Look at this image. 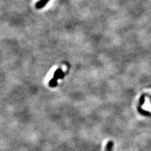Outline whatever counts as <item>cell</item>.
<instances>
[{"mask_svg":"<svg viewBox=\"0 0 151 151\" xmlns=\"http://www.w3.org/2000/svg\"><path fill=\"white\" fill-rule=\"evenodd\" d=\"M64 73L63 72L62 69H58L54 73V78L51 79V81L49 82V86L51 87H55L57 85V80L59 78H64Z\"/></svg>","mask_w":151,"mask_h":151,"instance_id":"cell-1","label":"cell"},{"mask_svg":"<svg viewBox=\"0 0 151 151\" xmlns=\"http://www.w3.org/2000/svg\"><path fill=\"white\" fill-rule=\"evenodd\" d=\"M50 1V0H39V1H38L36 3L35 8L38 9L43 8L47 5V4Z\"/></svg>","mask_w":151,"mask_h":151,"instance_id":"cell-2","label":"cell"},{"mask_svg":"<svg viewBox=\"0 0 151 151\" xmlns=\"http://www.w3.org/2000/svg\"><path fill=\"white\" fill-rule=\"evenodd\" d=\"M113 147V141L110 140L108 142L107 144L106 145L105 151H112Z\"/></svg>","mask_w":151,"mask_h":151,"instance_id":"cell-3","label":"cell"},{"mask_svg":"<svg viewBox=\"0 0 151 151\" xmlns=\"http://www.w3.org/2000/svg\"><path fill=\"white\" fill-rule=\"evenodd\" d=\"M144 106H145L143 107L145 110H149V111H151V105L150 104L147 98L145 99V103Z\"/></svg>","mask_w":151,"mask_h":151,"instance_id":"cell-4","label":"cell"}]
</instances>
